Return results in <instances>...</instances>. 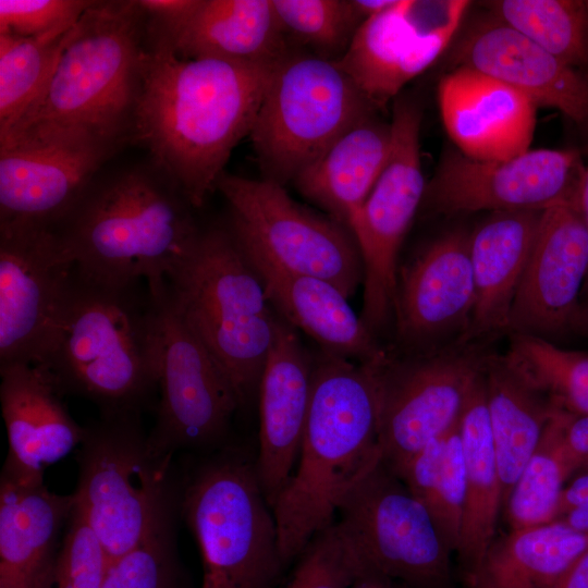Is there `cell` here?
I'll list each match as a JSON object with an SVG mask.
<instances>
[{
  "label": "cell",
  "mask_w": 588,
  "mask_h": 588,
  "mask_svg": "<svg viewBox=\"0 0 588 588\" xmlns=\"http://www.w3.org/2000/svg\"><path fill=\"white\" fill-rule=\"evenodd\" d=\"M277 65L183 59L156 44L146 49L133 134L192 207L204 205L250 134Z\"/></svg>",
  "instance_id": "1"
},
{
  "label": "cell",
  "mask_w": 588,
  "mask_h": 588,
  "mask_svg": "<svg viewBox=\"0 0 588 588\" xmlns=\"http://www.w3.org/2000/svg\"><path fill=\"white\" fill-rule=\"evenodd\" d=\"M385 363H358L323 351L314 357L299 455L272 507L284 565L335 522L343 499L381 458L378 382Z\"/></svg>",
  "instance_id": "2"
},
{
  "label": "cell",
  "mask_w": 588,
  "mask_h": 588,
  "mask_svg": "<svg viewBox=\"0 0 588 588\" xmlns=\"http://www.w3.org/2000/svg\"><path fill=\"white\" fill-rule=\"evenodd\" d=\"M62 395L100 415L142 414L158 391L157 307L140 280L95 277L76 266L44 360Z\"/></svg>",
  "instance_id": "3"
},
{
  "label": "cell",
  "mask_w": 588,
  "mask_h": 588,
  "mask_svg": "<svg viewBox=\"0 0 588 588\" xmlns=\"http://www.w3.org/2000/svg\"><path fill=\"white\" fill-rule=\"evenodd\" d=\"M146 23L137 1H94L38 98L0 144L79 138L113 147L132 127Z\"/></svg>",
  "instance_id": "4"
},
{
  "label": "cell",
  "mask_w": 588,
  "mask_h": 588,
  "mask_svg": "<svg viewBox=\"0 0 588 588\" xmlns=\"http://www.w3.org/2000/svg\"><path fill=\"white\" fill-rule=\"evenodd\" d=\"M191 207L160 173L130 170L94 183L52 230L81 271L156 291L200 234Z\"/></svg>",
  "instance_id": "5"
},
{
  "label": "cell",
  "mask_w": 588,
  "mask_h": 588,
  "mask_svg": "<svg viewBox=\"0 0 588 588\" xmlns=\"http://www.w3.org/2000/svg\"><path fill=\"white\" fill-rule=\"evenodd\" d=\"M170 297L237 396H258L278 315L262 282L229 229L200 231L191 253L167 278Z\"/></svg>",
  "instance_id": "6"
},
{
  "label": "cell",
  "mask_w": 588,
  "mask_h": 588,
  "mask_svg": "<svg viewBox=\"0 0 588 588\" xmlns=\"http://www.w3.org/2000/svg\"><path fill=\"white\" fill-rule=\"evenodd\" d=\"M180 513L199 547L201 588H275L285 566L255 460L223 449L180 483Z\"/></svg>",
  "instance_id": "7"
},
{
  "label": "cell",
  "mask_w": 588,
  "mask_h": 588,
  "mask_svg": "<svg viewBox=\"0 0 588 588\" xmlns=\"http://www.w3.org/2000/svg\"><path fill=\"white\" fill-rule=\"evenodd\" d=\"M140 416L100 415L77 448L75 505L109 563L134 549L180 501L172 458L152 452Z\"/></svg>",
  "instance_id": "8"
},
{
  "label": "cell",
  "mask_w": 588,
  "mask_h": 588,
  "mask_svg": "<svg viewBox=\"0 0 588 588\" xmlns=\"http://www.w3.org/2000/svg\"><path fill=\"white\" fill-rule=\"evenodd\" d=\"M376 109L336 60L289 53L249 134L265 179L284 185Z\"/></svg>",
  "instance_id": "9"
},
{
  "label": "cell",
  "mask_w": 588,
  "mask_h": 588,
  "mask_svg": "<svg viewBox=\"0 0 588 588\" xmlns=\"http://www.w3.org/2000/svg\"><path fill=\"white\" fill-rule=\"evenodd\" d=\"M217 189L230 208L229 230L244 252L326 280L346 297L363 284V262L351 232L301 206L283 185L223 173Z\"/></svg>",
  "instance_id": "10"
},
{
  "label": "cell",
  "mask_w": 588,
  "mask_h": 588,
  "mask_svg": "<svg viewBox=\"0 0 588 588\" xmlns=\"http://www.w3.org/2000/svg\"><path fill=\"white\" fill-rule=\"evenodd\" d=\"M149 292L157 307L159 391L149 445L168 458L181 450L217 449L240 409L235 391L176 310L168 283Z\"/></svg>",
  "instance_id": "11"
},
{
  "label": "cell",
  "mask_w": 588,
  "mask_h": 588,
  "mask_svg": "<svg viewBox=\"0 0 588 588\" xmlns=\"http://www.w3.org/2000/svg\"><path fill=\"white\" fill-rule=\"evenodd\" d=\"M335 520L364 562L387 577L407 588H455L452 550L381 458L343 499Z\"/></svg>",
  "instance_id": "12"
},
{
  "label": "cell",
  "mask_w": 588,
  "mask_h": 588,
  "mask_svg": "<svg viewBox=\"0 0 588 588\" xmlns=\"http://www.w3.org/2000/svg\"><path fill=\"white\" fill-rule=\"evenodd\" d=\"M481 345L453 343L381 366L378 444L396 475L458 421L490 355Z\"/></svg>",
  "instance_id": "13"
},
{
  "label": "cell",
  "mask_w": 588,
  "mask_h": 588,
  "mask_svg": "<svg viewBox=\"0 0 588 588\" xmlns=\"http://www.w3.org/2000/svg\"><path fill=\"white\" fill-rule=\"evenodd\" d=\"M574 149H529L504 160L444 154L426 185L422 206L434 213L544 211L575 201L585 171Z\"/></svg>",
  "instance_id": "14"
},
{
  "label": "cell",
  "mask_w": 588,
  "mask_h": 588,
  "mask_svg": "<svg viewBox=\"0 0 588 588\" xmlns=\"http://www.w3.org/2000/svg\"><path fill=\"white\" fill-rule=\"evenodd\" d=\"M469 4L466 0H397L362 22L336 62L372 107L384 110L448 48Z\"/></svg>",
  "instance_id": "15"
},
{
  "label": "cell",
  "mask_w": 588,
  "mask_h": 588,
  "mask_svg": "<svg viewBox=\"0 0 588 588\" xmlns=\"http://www.w3.org/2000/svg\"><path fill=\"white\" fill-rule=\"evenodd\" d=\"M74 270L52 229L0 231V365L44 360Z\"/></svg>",
  "instance_id": "16"
},
{
  "label": "cell",
  "mask_w": 588,
  "mask_h": 588,
  "mask_svg": "<svg viewBox=\"0 0 588 588\" xmlns=\"http://www.w3.org/2000/svg\"><path fill=\"white\" fill-rule=\"evenodd\" d=\"M114 148L79 138L0 144V231L56 228Z\"/></svg>",
  "instance_id": "17"
},
{
  "label": "cell",
  "mask_w": 588,
  "mask_h": 588,
  "mask_svg": "<svg viewBox=\"0 0 588 588\" xmlns=\"http://www.w3.org/2000/svg\"><path fill=\"white\" fill-rule=\"evenodd\" d=\"M588 229L573 203L541 213L535 243L510 314L509 333L551 341L584 326Z\"/></svg>",
  "instance_id": "18"
},
{
  "label": "cell",
  "mask_w": 588,
  "mask_h": 588,
  "mask_svg": "<svg viewBox=\"0 0 588 588\" xmlns=\"http://www.w3.org/2000/svg\"><path fill=\"white\" fill-rule=\"evenodd\" d=\"M470 232L449 231L428 244L397 277L396 338L421 353L464 336L475 305Z\"/></svg>",
  "instance_id": "19"
},
{
  "label": "cell",
  "mask_w": 588,
  "mask_h": 588,
  "mask_svg": "<svg viewBox=\"0 0 588 588\" xmlns=\"http://www.w3.org/2000/svg\"><path fill=\"white\" fill-rule=\"evenodd\" d=\"M451 57L455 68L491 77L537 107L556 109L588 127V73L559 60L491 14L464 33Z\"/></svg>",
  "instance_id": "20"
},
{
  "label": "cell",
  "mask_w": 588,
  "mask_h": 588,
  "mask_svg": "<svg viewBox=\"0 0 588 588\" xmlns=\"http://www.w3.org/2000/svg\"><path fill=\"white\" fill-rule=\"evenodd\" d=\"M314 357L290 323L278 315L275 334L262 376L259 399L257 477L273 507L299 455L313 391Z\"/></svg>",
  "instance_id": "21"
},
{
  "label": "cell",
  "mask_w": 588,
  "mask_h": 588,
  "mask_svg": "<svg viewBox=\"0 0 588 588\" xmlns=\"http://www.w3.org/2000/svg\"><path fill=\"white\" fill-rule=\"evenodd\" d=\"M0 402L9 452L5 473L23 481H44L45 469L77 449L85 436L62 402L45 368L0 365Z\"/></svg>",
  "instance_id": "22"
},
{
  "label": "cell",
  "mask_w": 588,
  "mask_h": 588,
  "mask_svg": "<svg viewBox=\"0 0 588 588\" xmlns=\"http://www.w3.org/2000/svg\"><path fill=\"white\" fill-rule=\"evenodd\" d=\"M438 102L444 128L463 155L504 160L530 149L537 106L515 89L454 68L439 83Z\"/></svg>",
  "instance_id": "23"
},
{
  "label": "cell",
  "mask_w": 588,
  "mask_h": 588,
  "mask_svg": "<svg viewBox=\"0 0 588 588\" xmlns=\"http://www.w3.org/2000/svg\"><path fill=\"white\" fill-rule=\"evenodd\" d=\"M243 253L259 275L278 315L314 339L321 351L358 363L390 359L362 317L354 313L348 297L335 285L289 271L259 255Z\"/></svg>",
  "instance_id": "24"
},
{
  "label": "cell",
  "mask_w": 588,
  "mask_h": 588,
  "mask_svg": "<svg viewBox=\"0 0 588 588\" xmlns=\"http://www.w3.org/2000/svg\"><path fill=\"white\" fill-rule=\"evenodd\" d=\"M542 211H493L470 231L475 305L458 343L509 332L512 304L528 262Z\"/></svg>",
  "instance_id": "25"
},
{
  "label": "cell",
  "mask_w": 588,
  "mask_h": 588,
  "mask_svg": "<svg viewBox=\"0 0 588 588\" xmlns=\"http://www.w3.org/2000/svg\"><path fill=\"white\" fill-rule=\"evenodd\" d=\"M183 59L277 65L290 52L272 0H199L167 38L154 41Z\"/></svg>",
  "instance_id": "26"
},
{
  "label": "cell",
  "mask_w": 588,
  "mask_h": 588,
  "mask_svg": "<svg viewBox=\"0 0 588 588\" xmlns=\"http://www.w3.org/2000/svg\"><path fill=\"white\" fill-rule=\"evenodd\" d=\"M391 147V126L371 115L342 135L294 180L298 191L348 230Z\"/></svg>",
  "instance_id": "27"
},
{
  "label": "cell",
  "mask_w": 588,
  "mask_h": 588,
  "mask_svg": "<svg viewBox=\"0 0 588 588\" xmlns=\"http://www.w3.org/2000/svg\"><path fill=\"white\" fill-rule=\"evenodd\" d=\"M74 505V493L58 494L44 481H23L1 473L0 572L40 586Z\"/></svg>",
  "instance_id": "28"
},
{
  "label": "cell",
  "mask_w": 588,
  "mask_h": 588,
  "mask_svg": "<svg viewBox=\"0 0 588 588\" xmlns=\"http://www.w3.org/2000/svg\"><path fill=\"white\" fill-rule=\"evenodd\" d=\"M458 425L466 483L455 553L464 579L478 567L495 539L502 510V486L486 405L483 372L468 394Z\"/></svg>",
  "instance_id": "29"
},
{
  "label": "cell",
  "mask_w": 588,
  "mask_h": 588,
  "mask_svg": "<svg viewBox=\"0 0 588 588\" xmlns=\"http://www.w3.org/2000/svg\"><path fill=\"white\" fill-rule=\"evenodd\" d=\"M483 383L504 510L556 405L514 370L502 355H489Z\"/></svg>",
  "instance_id": "30"
},
{
  "label": "cell",
  "mask_w": 588,
  "mask_h": 588,
  "mask_svg": "<svg viewBox=\"0 0 588 588\" xmlns=\"http://www.w3.org/2000/svg\"><path fill=\"white\" fill-rule=\"evenodd\" d=\"M588 550V534L560 520L512 529L495 538L468 588H552Z\"/></svg>",
  "instance_id": "31"
},
{
  "label": "cell",
  "mask_w": 588,
  "mask_h": 588,
  "mask_svg": "<svg viewBox=\"0 0 588 588\" xmlns=\"http://www.w3.org/2000/svg\"><path fill=\"white\" fill-rule=\"evenodd\" d=\"M458 421L430 441L397 474L428 510L453 553L460 541L466 483Z\"/></svg>",
  "instance_id": "32"
},
{
  "label": "cell",
  "mask_w": 588,
  "mask_h": 588,
  "mask_svg": "<svg viewBox=\"0 0 588 588\" xmlns=\"http://www.w3.org/2000/svg\"><path fill=\"white\" fill-rule=\"evenodd\" d=\"M489 14L564 63L588 73L586 0H498Z\"/></svg>",
  "instance_id": "33"
},
{
  "label": "cell",
  "mask_w": 588,
  "mask_h": 588,
  "mask_svg": "<svg viewBox=\"0 0 588 588\" xmlns=\"http://www.w3.org/2000/svg\"><path fill=\"white\" fill-rule=\"evenodd\" d=\"M510 336L502 357L514 370L561 409L588 414V354L530 334Z\"/></svg>",
  "instance_id": "34"
},
{
  "label": "cell",
  "mask_w": 588,
  "mask_h": 588,
  "mask_svg": "<svg viewBox=\"0 0 588 588\" xmlns=\"http://www.w3.org/2000/svg\"><path fill=\"white\" fill-rule=\"evenodd\" d=\"M71 29L52 38L0 34V135L8 132L41 94Z\"/></svg>",
  "instance_id": "35"
},
{
  "label": "cell",
  "mask_w": 588,
  "mask_h": 588,
  "mask_svg": "<svg viewBox=\"0 0 588 588\" xmlns=\"http://www.w3.org/2000/svg\"><path fill=\"white\" fill-rule=\"evenodd\" d=\"M568 478L549 422L505 504L512 529L553 522Z\"/></svg>",
  "instance_id": "36"
},
{
  "label": "cell",
  "mask_w": 588,
  "mask_h": 588,
  "mask_svg": "<svg viewBox=\"0 0 588 588\" xmlns=\"http://www.w3.org/2000/svg\"><path fill=\"white\" fill-rule=\"evenodd\" d=\"M285 35L338 59L345 52L362 24L352 0H272ZM336 59V60H338Z\"/></svg>",
  "instance_id": "37"
},
{
  "label": "cell",
  "mask_w": 588,
  "mask_h": 588,
  "mask_svg": "<svg viewBox=\"0 0 588 588\" xmlns=\"http://www.w3.org/2000/svg\"><path fill=\"white\" fill-rule=\"evenodd\" d=\"M180 501L134 549L109 563L101 588H179Z\"/></svg>",
  "instance_id": "38"
},
{
  "label": "cell",
  "mask_w": 588,
  "mask_h": 588,
  "mask_svg": "<svg viewBox=\"0 0 588 588\" xmlns=\"http://www.w3.org/2000/svg\"><path fill=\"white\" fill-rule=\"evenodd\" d=\"M365 564L335 520L309 542L281 588H350Z\"/></svg>",
  "instance_id": "39"
},
{
  "label": "cell",
  "mask_w": 588,
  "mask_h": 588,
  "mask_svg": "<svg viewBox=\"0 0 588 588\" xmlns=\"http://www.w3.org/2000/svg\"><path fill=\"white\" fill-rule=\"evenodd\" d=\"M108 565L101 543L74 505L66 532L40 588H101Z\"/></svg>",
  "instance_id": "40"
},
{
  "label": "cell",
  "mask_w": 588,
  "mask_h": 588,
  "mask_svg": "<svg viewBox=\"0 0 588 588\" xmlns=\"http://www.w3.org/2000/svg\"><path fill=\"white\" fill-rule=\"evenodd\" d=\"M94 3L86 0H0V34L24 38L59 37Z\"/></svg>",
  "instance_id": "41"
},
{
  "label": "cell",
  "mask_w": 588,
  "mask_h": 588,
  "mask_svg": "<svg viewBox=\"0 0 588 588\" xmlns=\"http://www.w3.org/2000/svg\"><path fill=\"white\" fill-rule=\"evenodd\" d=\"M554 520L588 534V471L576 474L565 485Z\"/></svg>",
  "instance_id": "42"
},
{
  "label": "cell",
  "mask_w": 588,
  "mask_h": 588,
  "mask_svg": "<svg viewBox=\"0 0 588 588\" xmlns=\"http://www.w3.org/2000/svg\"><path fill=\"white\" fill-rule=\"evenodd\" d=\"M552 588H588V550Z\"/></svg>",
  "instance_id": "43"
},
{
  "label": "cell",
  "mask_w": 588,
  "mask_h": 588,
  "mask_svg": "<svg viewBox=\"0 0 588 588\" xmlns=\"http://www.w3.org/2000/svg\"><path fill=\"white\" fill-rule=\"evenodd\" d=\"M350 588H407L365 564Z\"/></svg>",
  "instance_id": "44"
},
{
  "label": "cell",
  "mask_w": 588,
  "mask_h": 588,
  "mask_svg": "<svg viewBox=\"0 0 588 588\" xmlns=\"http://www.w3.org/2000/svg\"><path fill=\"white\" fill-rule=\"evenodd\" d=\"M397 0H352L353 5L364 22L366 19L382 13L393 7Z\"/></svg>",
  "instance_id": "45"
},
{
  "label": "cell",
  "mask_w": 588,
  "mask_h": 588,
  "mask_svg": "<svg viewBox=\"0 0 588 588\" xmlns=\"http://www.w3.org/2000/svg\"><path fill=\"white\" fill-rule=\"evenodd\" d=\"M574 205L588 229V166L585 168ZM584 293L588 295V279Z\"/></svg>",
  "instance_id": "46"
},
{
  "label": "cell",
  "mask_w": 588,
  "mask_h": 588,
  "mask_svg": "<svg viewBox=\"0 0 588 588\" xmlns=\"http://www.w3.org/2000/svg\"><path fill=\"white\" fill-rule=\"evenodd\" d=\"M0 588H40V586L21 576L0 572Z\"/></svg>",
  "instance_id": "47"
},
{
  "label": "cell",
  "mask_w": 588,
  "mask_h": 588,
  "mask_svg": "<svg viewBox=\"0 0 588 588\" xmlns=\"http://www.w3.org/2000/svg\"><path fill=\"white\" fill-rule=\"evenodd\" d=\"M584 471H588V466H587L583 471H580V473H584ZM578 474H579V473H578Z\"/></svg>",
  "instance_id": "48"
},
{
  "label": "cell",
  "mask_w": 588,
  "mask_h": 588,
  "mask_svg": "<svg viewBox=\"0 0 588 588\" xmlns=\"http://www.w3.org/2000/svg\"><path fill=\"white\" fill-rule=\"evenodd\" d=\"M587 7H588V0H586Z\"/></svg>",
  "instance_id": "49"
}]
</instances>
